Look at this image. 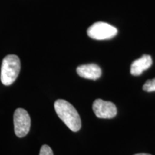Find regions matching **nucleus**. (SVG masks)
<instances>
[{
    "instance_id": "1a4fd4ad",
    "label": "nucleus",
    "mask_w": 155,
    "mask_h": 155,
    "mask_svg": "<svg viewBox=\"0 0 155 155\" xmlns=\"http://www.w3.org/2000/svg\"><path fill=\"white\" fill-rule=\"evenodd\" d=\"M39 155H54L53 150L49 146L45 144L42 145L40 151V154Z\"/></svg>"
},
{
    "instance_id": "f257e3e1",
    "label": "nucleus",
    "mask_w": 155,
    "mask_h": 155,
    "mask_svg": "<svg viewBox=\"0 0 155 155\" xmlns=\"http://www.w3.org/2000/svg\"><path fill=\"white\" fill-rule=\"evenodd\" d=\"M55 110L59 118L72 131L77 132L81 128V120L76 109L69 102L58 99L55 102Z\"/></svg>"
},
{
    "instance_id": "423d86ee",
    "label": "nucleus",
    "mask_w": 155,
    "mask_h": 155,
    "mask_svg": "<svg viewBox=\"0 0 155 155\" xmlns=\"http://www.w3.org/2000/svg\"><path fill=\"white\" fill-rule=\"evenodd\" d=\"M76 71L79 76L93 81H96L99 78L102 74L101 69L96 64L80 65L77 68Z\"/></svg>"
},
{
    "instance_id": "9d476101",
    "label": "nucleus",
    "mask_w": 155,
    "mask_h": 155,
    "mask_svg": "<svg viewBox=\"0 0 155 155\" xmlns=\"http://www.w3.org/2000/svg\"><path fill=\"white\" fill-rule=\"evenodd\" d=\"M134 155H151V154H145V153H140V154H134Z\"/></svg>"
},
{
    "instance_id": "39448f33",
    "label": "nucleus",
    "mask_w": 155,
    "mask_h": 155,
    "mask_svg": "<svg viewBox=\"0 0 155 155\" xmlns=\"http://www.w3.org/2000/svg\"><path fill=\"white\" fill-rule=\"evenodd\" d=\"M93 111L95 115L100 119H112L117 114V108L111 101L96 99L93 103Z\"/></svg>"
},
{
    "instance_id": "7ed1b4c3",
    "label": "nucleus",
    "mask_w": 155,
    "mask_h": 155,
    "mask_svg": "<svg viewBox=\"0 0 155 155\" xmlns=\"http://www.w3.org/2000/svg\"><path fill=\"white\" fill-rule=\"evenodd\" d=\"M117 32L118 30L115 27L103 22L94 23L87 30L88 35L97 40L111 39L116 35Z\"/></svg>"
},
{
    "instance_id": "0eeeda50",
    "label": "nucleus",
    "mask_w": 155,
    "mask_h": 155,
    "mask_svg": "<svg viewBox=\"0 0 155 155\" xmlns=\"http://www.w3.org/2000/svg\"><path fill=\"white\" fill-rule=\"evenodd\" d=\"M152 65V59L150 55H144L131 63L130 73L134 76H139L144 71L150 68Z\"/></svg>"
},
{
    "instance_id": "f03ea898",
    "label": "nucleus",
    "mask_w": 155,
    "mask_h": 155,
    "mask_svg": "<svg viewBox=\"0 0 155 155\" xmlns=\"http://www.w3.org/2000/svg\"><path fill=\"white\" fill-rule=\"evenodd\" d=\"M21 63L18 56L9 55L4 58L1 67L2 83L5 86H10L16 81L20 72Z\"/></svg>"
},
{
    "instance_id": "20e7f679",
    "label": "nucleus",
    "mask_w": 155,
    "mask_h": 155,
    "mask_svg": "<svg viewBox=\"0 0 155 155\" xmlns=\"http://www.w3.org/2000/svg\"><path fill=\"white\" fill-rule=\"evenodd\" d=\"M31 120L30 115L23 108H17L14 114L15 133L17 137L22 138L29 133Z\"/></svg>"
},
{
    "instance_id": "6e6552de",
    "label": "nucleus",
    "mask_w": 155,
    "mask_h": 155,
    "mask_svg": "<svg viewBox=\"0 0 155 155\" xmlns=\"http://www.w3.org/2000/svg\"><path fill=\"white\" fill-rule=\"evenodd\" d=\"M143 90L146 92L155 91V78L152 80H147L143 86Z\"/></svg>"
}]
</instances>
